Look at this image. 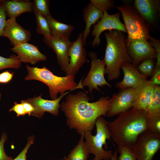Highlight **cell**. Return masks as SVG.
I'll use <instances>...</instances> for the list:
<instances>
[{"label": "cell", "mask_w": 160, "mask_h": 160, "mask_svg": "<svg viewBox=\"0 0 160 160\" xmlns=\"http://www.w3.org/2000/svg\"><path fill=\"white\" fill-rule=\"evenodd\" d=\"M147 129L153 133L160 134V116L149 118Z\"/></svg>", "instance_id": "obj_31"}, {"label": "cell", "mask_w": 160, "mask_h": 160, "mask_svg": "<svg viewBox=\"0 0 160 160\" xmlns=\"http://www.w3.org/2000/svg\"><path fill=\"white\" fill-rule=\"evenodd\" d=\"M118 151L117 150L115 151L113 153V156L110 159V160H117V155Z\"/></svg>", "instance_id": "obj_40"}, {"label": "cell", "mask_w": 160, "mask_h": 160, "mask_svg": "<svg viewBox=\"0 0 160 160\" xmlns=\"http://www.w3.org/2000/svg\"><path fill=\"white\" fill-rule=\"evenodd\" d=\"M107 44L105 57V74L109 81L119 78L121 65L125 62L132 63V60L126 49L124 33L119 31H108L104 33Z\"/></svg>", "instance_id": "obj_3"}, {"label": "cell", "mask_w": 160, "mask_h": 160, "mask_svg": "<svg viewBox=\"0 0 160 160\" xmlns=\"http://www.w3.org/2000/svg\"><path fill=\"white\" fill-rule=\"evenodd\" d=\"M31 35L29 31L25 29L17 22L16 18L10 17L7 20L3 36L8 38L13 46L29 41Z\"/></svg>", "instance_id": "obj_16"}, {"label": "cell", "mask_w": 160, "mask_h": 160, "mask_svg": "<svg viewBox=\"0 0 160 160\" xmlns=\"http://www.w3.org/2000/svg\"><path fill=\"white\" fill-rule=\"evenodd\" d=\"M124 73L122 80L117 82L115 87L120 90L128 88H136L147 81L132 63L125 62L121 67Z\"/></svg>", "instance_id": "obj_15"}, {"label": "cell", "mask_w": 160, "mask_h": 160, "mask_svg": "<svg viewBox=\"0 0 160 160\" xmlns=\"http://www.w3.org/2000/svg\"><path fill=\"white\" fill-rule=\"evenodd\" d=\"M88 55L91 58V66L87 76L81 80L82 87L87 86L88 91L92 95L94 89L101 91L99 87H102L106 85L112 88L105 78V65L103 60L98 59L97 54L93 51L90 52Z\"/></svg>", "instance_id": "obj_7"}, {"label": "cell", "mask_w": 160, "mask_h": 160, "mask_svg": "<svg viewBox=\"0 0 160 160\" xmlns=\"http://www.w3.org/2000/svg\"><path fill=\"white\" fill-rule=\"evenodd\" d=\"M103 13L102 18L93 26L92 35L94 38L92 44L93 47L100 44V35L105 31L115 30L127 33L124 24L120 20L121 14L120 12L113 15L108 14L107 11H104Z\"/></svg>", "instance_id": "obj_9"}, {"label": "cell", "mask_w": 160, "mask_h": 160, "mask_svg": "<svg viewBox=\"0 0 160 160\" xmlns=\"http://www.w3.org/2000/svg\"><path fill=\"white\" fill-rule=\"evenodd\" d=\"M148 40L150 44L155 49L156 52V62L155 68L156 69L160 67V41L151 35L149 36Z\"/></svg>", "instance_id": "obj_32"}, {"label": "cell", "mask_w": 160, "mask_h": 160, "mask_svg": "<svg viewBox=\"0 0 160 160\" xmlns=\"http://www.w3.org/2000/svg\"><path fill=\"white\" fill-rule=\"evenodd\" d=\"M150 80L156 85H160V67L155 69Z\"/></svg>", "instance_id": "obj_38"}, {"label": "cell", "mask_w": 160, "mask_h": 160, "mask_svg": "<svg viewBox=\"0 0 160 160\" xmlns=\"http://www.w3.org/2000/svg\"><path fill=\"white\" fill-rule=\"evenodd\" d=\"M26 68L28 74L25 77V80H36L45 84L48 87L49 95L52 100L58 98L59 93L61 95L68 91H72L78 89L84 90L81 85L82 80L77 84L75 81V76L72 75L58 76L45 66L39 68L27 65Z\"/></svg>", "instance_id": "obj_4"}, {"label": "cell", "mask_w": 160, "mask_h": 160, "mask_svg": "<svg viewBox=\"0 0 160 160\" xmlns=\"http://www.w3.org/2000/svg\"><path fill=\"white\" fill-rule=\"evenodd\" d=\"M135 89L128 88L120 90L111 97V101L106 116L118 115L132 108Z\"/></svg>", "instance_id": "obj_12"}, {"label": "cell", "mask_w": 160, "mask_h": 160, "mask_svg": "<svg viewBox=\"0 0 160 160\" xmlns=\"http://www.w3.org/2000/svg\"><path fill=\"white\" fill-rule=\"evenodd\" d=\"M14 75L13 72L6 71L0 73V84H6L9 82Z\"/></svg>", "instance_id": "obj_37"}, {"label": "cell", "mask_w": 160, "mask_h": 160, "mask_svg": "<svg viewBox=\"0 0 160 160\" xmlns=\"http://www.w3.org/2000/svg\"><path fill=\"white\" fill-rule=\"evenodd\" d=\"M148 119L144 110L132 107L119 114L114 120H106V123L118 147L132 149L139 135L147 129Z\"/></svg>", "instance_id": "obj_2"}, {"label": "cell", "mask_w": 160, "mask_h": 160, "mask_svg": "<svg viewBox=\"0 0 160 160\" xmlns=\"http://www.w3.org/2000/svg\"><path fill=\"white\" fill-rule=\"evenodd\" d=\"M1 92H0V100H1Z\"/></svg>", "instance_id": "obj_43"}, {"label": "cell", "mask_w": 160, "mask_h": 160, "mask_svg": "<svg viewBox=\"0 0 160 160\" xmlns=\"http://www.w3.org/2000/svg\"><path fill=\"white\" fill-rule=\"evenodd\" d=\"M84 20L86 23L85 28L82 33L84 45L87 38L90 32L91 26L100 20L103 13L99 10L90 2L83 9Z\"/></svg>", "instance_id": "obj_21"}, {"label": "cell", "mask_w": 160, "mask_h": 160, "mask_svg": "<svg viewBox=\"0 0 160 160\" xmlns=\"http://www.w3.org/2000/svg\"><path fill=\"white\" fill-rule=\"evenodd\" d=\"M90 2L99 10L107 11L114 7V1L111 0H91Z\"/></svg>", "instance_id": "obj_30"}, {"label": "cell", "mask_w": 160, "mask_h": 160, "mask_svg": "<svg viewBox=\"0 0 160 160\" xmlns=\"http://www.w3.org/2000/svg\"><path fill=\"white\" fill-rule=\"evenodd\" d=\"M3 3L7 15L15 17L26 12L32 11V2L28 0H4Z\"/></svg>", "instance_id": "obj_20"}, {"label": "cell", "mask_w": 160, "mask_h": 160, "mask_svg": "<svg viewBox=\"0 0 160 160\" xmlns=\"http://www.w3.org/2000/svg\"><path fill=\"white\" fill-rule=\"evenodd\" d=\"M77 144L70 151L68 157L70 160H87L89 154L85 145L83 134Z\"/></svg>", "instance_id": "obj_24"}, {"label": "cell", "mask_w": 160, "mask_h": 160, "mask_svg": "<svg viewBox=\"0 0 160 160\" xmlns=\"http://www.w3.org/2000/svg\"><path fill=\"white\" fill-rule=\"evenodd\" d=\"M43 41L55 52L57 63L66 75L69 62L68 51L71 41L69 38L52 35L49 37H44Z\"/></svg>", "instance_id": "obj_10"}, {"label": "cell", "mask_w": 160, "mask_h": 160, "mask_svg": "<svg viewBox=\"0 0 160 160\" xmlns=\"http://www.w3.org/2000/svg\"><path fill=\"white\" fill-rule=\"evenodd\" d=\"M69 92H67L54 100L43 99L42 97V94L37 97L27 99L26 100L31 103L34 108L31 116L41 119L43 117L45 112H47L55 116H58L60 107V101L64 96Z\"/></svg>", "instance_id": "obj_14"}, {"label": "cell", "mask_w": 160, "mask_h": 160, "mask_svg": "<svg viewBox=\"0 0 160 160\" xmlns=\"http://www.w3.org/2000/svg\"><path fill=\"white\" fill-rule=\"evenodd\" d=\"M61 160H70V159H69V158L68 157H66L63 159Z\"/></svg>", "instance_id": "obj_41"}, {"label": "cell", "mask_w": 160, "mask_h": 160, "mask_svg": "<svg viewBox=\"0 0 160 160\" xmlns=\"http://www.w3.org/2000/svg\"><path fill=\"white\" fill-rule=\"evenodd\" d=\"M65 98L60 108L66 118V124L80 135L92 131L98 117L106 116L111 101L110 97L102 96L96 101L90 102L88 96L82 91L69 94Z\"/></svg>", "instance_id": "obj_1"}, {"label": "cell", "mask_w": 160, "mask_h": 160, "mask_svg": "<svg viewBox=\"0 0 160 160\" xmlns=\"http://www.w3.org/2000/svg\"><path fill=\"white\" fill-rule=\"evenodd\" d=\"M160 2L159 0H135L134 1V7L149 28L156 22L159 13Z\"/></svg>", "instance_id": "obj_18"}, {"label": "cell", "mask_w": 160, "mask_h": 160, "mask_svg": "<svg viewBox=\"0 0 160 160\" xmlns=\"http://www.w3.org/2000/svg\"><path fill=\"white\" fill-rule=\"evenodd\" d=\"M32 3V11L33 12H38L46 17L51 15L49 0H33Z\"/></svg>", "instance_id": "obj_28"}, {"label": "cell", "mask_w": 160, "mask_h": 160, "mask_svg": "<svg viewBox=\"0 0 160 160\" xmlns=\"http://www.w3.org/2000/svg\"><path fill=\"white\" fill-rule=\"evenodd\" d=\"M21 62L17 56L13 54L9 58L0 55V70L7 68L17 69L21 66Z\"/></svg>", "instance_id": "obj_27"}, {"label": "cell", "mask_w": 160, "mask_h": 160, "mask_svg": "<svg viewBox=\"0 0 160 160\" xmlns=\"http://www.w3.org/2000/svg\"><path fill=\"white\" fill-rule=\"evenodd\" d=\"M21 103L23 104L27 114L29 116H31L34 110V108L32 105L26 100H21Z\"/></svg>", "instance_id": "obj_39"}, {"label": "cell", "mask_w": 160, "mask_h": 160, "mask_svg": "<svg viewBox=\"0 0 160 160\" xmlns=\"http://www.w3.org/2000/svg\"><path fill=\"white\" fill-rule=\"evenodd\" d=\"M84 46L82 33L79 34L75 41H71L68 51L69 62L66 75L75 76L87 61L86 52Z\"/></svg>", "instance_id": "obj_11"}, {"label": "cell", "mask_w": 160, "mask_h": 160, "mask_svg": "<svg viewBox=\"0 0 160 160\" xmlns=\"http://www.w3.org/2000/svg\"><path fill=\"white\" fill-rule=\"evenodd\" d=\"M7 15L3 2L0 4V37L3 36V33L6 20Z\"/></svg>", "instance_id": "obj_35"}, {"label": "cell", "mask_w": 160, "mask_h": 160, "mask_svg": "<svg viewBox=\"0 0 160 160\" xmlns=\"http://www.w3.org/2000/svg\"><path fill=\"white\" fill-rule=\"evenodd\" d=\"M34 139V137L33 135L28 137V138L27 143L25 147L19 154L12 160H26V154L28 151L33 143Z\"/></svg>", "instance_id": "obj_34"}, {"label": "cell", "mask_w": 160, "mask_h": 160, "mask_svg": "<svg viewBox=\"0 0 160 160\" xmlns=\"http://www.w3.org/2000/svg\"><path fill=\"white\" fill-rule=\"evenodd\" d=\"M4 1V0H0V4L3 2Z\"/></svg>", "instance_id": "obj_42"}, {"label": "cell", "mask_w": 160, "mask_h": 160, "mask_svg": "<svg viewBox=\"0 0 160 160\" xmlns=\"http://www.w3.org/2000/svg\"><path fill=\"white\" fill-rule=\"evenodd\" d=\"M160 149V134L152 133L146 129L138 136L132 150L136 160H153Z\"/></svg>", "instance_id": "obj_8"}, {"label": "cell", "mask_w": 160, "mask_h": 160, "mask_svg": "<svg viewBox=\"0 0 160 160\" xmlns=\"http://www.w3.org/2000/svg\"><path fill=\"white\" fill-rule=\"evenodd\" d=\"M155 65L153 59L148 58L142 61L136 67L139 72L147 78L148 77L152 76Z\"/></svg>", "instance_id": "obj_26"}, {"label": "cell", "mask_w": 160, "mask_h": 160, "mask_svg": "<svg viewBox=\"0 0 160 160\" xmlns=\"http://www.w3.org/2000/svg\"><path fill=\"white\" fill-rule=\"evenodd\" d=\"M144 111L149 118L160 116V86H156L151 100Z\"/></svg>", "instance_id": "obj_23"}, {"label": "cell", "mask_w": 160, "mask_h": 160, "mask_svg": "<svg viewBox=\"0 0 160 160\" xmlns=\"http://www.w3.org/2000/svg\"><path fill=\"white\" fill-rule=\"evenodd\" d=\"M126 49L132 60V64L136 67L144 60L156 58V51L147 40H134L126 46Z\"/></svg>", "instance_id": "obj_13"}, {"label": "cell", "mask_w": 160, "mask_h": 160, "mask_svg": "<svg viewBox=\"0 0 160 160\" xmlns=\"http://www.w3.org/2000/svg\"><path fill=\"white\" fill-rule=\"evenodd\" d=\"M46 17L51 31L52 35L69 38L74 29L73 25L58 21L51 15Z\"/></svg>", "instance_id": "obj_22"}, {"label": "cell", "mask_w": 160, "mask_h": 160, "mask_svg": "<svg viewBox=\"0 0 160 160\" xmlns=\"http://www.w3.org/2000/svg\"><path fill=\"white\" fill-rule=\"evenodd\" d=\"M97 160V159H96L95 158H93L92 160Z\"/></svg>", "instance_id": "obj_44"}, {"label": "cell", "mask_w": 160, "mask_h": 160, "mask_svg": "<svg viewBox=\"0 0 160 160\" xmlns=\"http://www.w3.org/2000/svg\"><path fill=\"white\" fill-rule=\"evenodd\" d=\"M9 111L14 112L17 116H23L27 114L21 103H18L15 102L14 105L9 109Z\"/></svg>", "instance_id": "obj_36"}, {"label": "cell", "mask_w": 160, "mask_h": 160, "mask_svg": "<svg viewBox=\"0 0 160 160\" xmlns=\"http://www.w3.org/2000/svg\"><path fill=\"white\" fill-rule=\"evenodd\" d=\"M156 86L150 80H148L135 88L132 107L144 110L151 100Z\"/></svg>", "instance_id": "obj_19"}, {"label": "cell", "mask_w": 160, "mask_h": 160, "mask_svg": "<svg viewBox=\"0 0 160 160\" xmlns=\"http://www.w3.org/2000/svg\"><path fill=\"white\" fill-rule=\"evenodd\" d=\"M114 7L119 11L124 22L128 34L126 46L136 40H148L150 35L149 28L134 6L125 3Z\"/></svg>", "instance_id": "obj_6"}, {"label": "cell", "mask_w": 160, "mask_h": 160, "mask_svg": "<svg viewBox=\"0 0 160 160\" xmlns=\"http://www.w3.org/2000/svg\"><path fill=\"white\" fill-rule=\"evenodd\" d=\"M7 138V133L3 132L1 135L0 140V160H12V157L7 156L4 151V146Z\"/></svg>", "instance_id": "obj_33"}, {"label": "cell", "mask_w": 160, "mask_h": 160, "mask_svg": "<svg viewBox=\"0 0 160 160\" xmlns=\"http://www.w3.org/2000/svg\"><path fill=\"white\" fill-rule=\"evenodd\" d=\"M10 49L17 54L21 63L35 65L47 59V56L39 51L38 47L27 42L18 44Z\"/></svg>", "instance_id": "obj_17"}, {"label": "cell", "mask_w": 160, "mask_h": 160, "mask_svg": "<svg viewBox=\"0 0 160 160\" xmlns=\"http://www.w3.org/2000/svg\"><path fill=\"white\" fill-rule=\"evenodd\" d=\"M120 153L119 160H136L135 154L132 149L127 147H118Z\"/></svg>", "instance_id": "obj_29"}, {"label": "cell", "mask_w": 160, "mask_h": 160, "mask_svg": "<svg viewBox=\"0 0 160 160\" xmlns=\"http://www.w3.org/2000/svg\"><path fill=\"white\" fill-rule=\"evenodd\" d=\"M95 126L96 134L93 135L92 131H87L83 133L84 143L89 154L95 156L98 160H110L113 153L112 150H106L103 148V145L107 148L106 140L111 139V135L106 123V120L101 116L96 119Z\"/></svg>", "instance_id": "obj_5"}, {"label": "cell", "mask_w": 160, "mask_h": 160, "mask_svg": "<svg viewBox=\"0 0 160 160\" xmlns=\"http://www.w3.org/2000/svg\"><path fill=\"white\" fill-rule=\"evenodd\" d=\"M34 13L37 24V33L43 35L45 38L51 36V31L46 17L38 12Z\"/></svg>", "instance_id": "obj_25"}]
</instances>
